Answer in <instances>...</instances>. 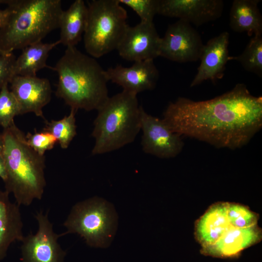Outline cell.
Masks as SVG:
<instances>
[{
  "label": "cell",
  "instance_id": "6da1fadb",
  "mask_svg": "<svg viewBox=\"0 0 262 262\" xmlns=\"http://www.w3.org/2000/svg\"><path fill=\"white\" fill-rule=\"evenodd\" d=\"M180 136L191 137L218 148H239L262 127V98L238 83L213 98L194 101L180 97L169 103L162 118Z\"/></svg>",
  "mask_w": 262,
  "mask_h": 262
},
{
  "label": "cell",
  "instance_id": "7a4b0ae2",
  "mask_svg": "<svg viewBox=\"0 0 262 262\" xmlns=\"http://www.w3.org/2000/svg\"><path fill=\"white\" fill-rule=\"evenodd\" d=\"M51 69L58 75L56 95L71 109L98 111L109 97L105 70L76 47H67Z\"/></svg>",
  "mask_w": 262,
  "mask_h": 262
},
{
  "label": "cell",
  "instance_id": "3957f363",
  "mask_svg": "<svg viewBox=\"0 0 262 262\" xmlns=\"http://www.w3.org/2000/svg\"><path fill=\"white\" fill-rule=\"evenodd\" d=\"M8 14L0 28V50L11 53L42 41L58 29L61 0H0Z\"/></svg>",
  "mask_w": 262,
  "mask_h": 262
},
{
  "label": "cell",
  "instance_id": "277c9868",
  "mask_svg": "<svg viewBox=\"0 0 262 262\" xmlns=\"http://www.w3.org/2000/svg\"><path fill=\"white\" fill-rule=\"evenodd\" d=\"M1 134V154L7 172L5 191L13 194L19 206H30L34 199L42 198L46 185L45 155L28 144L26 135L15 122Z\"/></svg>",
  "mask_w": 262,
  "mask_h": 262
},
{
  "label": "cell",
  "instance_id": "5b68a950",
  "mask_svg": "<svg viewBox=\"0 0 262 262\" xmlns=\"http://www.w3.org/2000/svg\"><path fill=\"white\" fill-rule=\"evenodd\" d=\"M142 109L135 94L122 90L109 97L94 121L92 154H105L132 143L141 131Z\"/></svg>",
  "mask_w": 262,
  "mask_h": 262
},
{
  "label": "cell",
  "instance_id": "8992f818",
  "mask_svg": "<svg viewBox=\"0 0 262 262\" xmlns=\"http://www.w3.org/2000/svg\"><path fill=\"white\" fill-rule=\"evenodd\" d=\"M88 3L84 46L89 56L98 58L116 49L128 26L127 13L118 0Z\"/></svg>",
  "mask_w": 262,
  "mask_h": 262
},
{
  "label": "cell",
  "instance_id": "52a82bcc",
  "mask_svg": "<svg viewBox=\"0 0 262 262\" xmlns=\"http://www.w3.org/2000/svg\"><path fill=\"white\" fill-rule=\"evenodd\" d=\"M64 226L68 233H77L94 247L105 248L116 232L117 216L114 206L102 198L93 197L74 205Z\"/></svg>",
  "mask_w": 262,
  "mask_h": 262
},
{
  "label": "cell",
  "instance_id": "ba28073f",
  "mask_svg": "<svg viewBox=\"0 0 262 262\" xmlns=\"http://www.w3.org/2000/svg\"><path fill=\"white\" fill-rule=\"evenodd\" d=\"M204 44L197 31L188 22L179 19L169 25L161 38L159 56L185 63L200 59Z\"/></svg>",
  "mask_w": 262,
  "mask_h": 262
},
{
  "label": "cell",
  "instance_id": "9c48e42d",
  "mask_svg": "<svg viewBox=\"0 0 262 262\" xmlns=\"http://www.w3.org/2000/svg\"><path fill=\"white\" fill-rule=\"evenodd\" d=\"M35 217L38 228L33 234L24 236L21 241L22 262H64L66 252L58 242L63 233L57 234L48 218V213H37Z\"/></svg>",
  "mask_w": 262,
  "mask_h": 262
},
{
  "label": "cell",
  "instance_id": "30bf717a",
  "mask_svg": "<svg viewBox=\"0 0 262 262\" xmlns=\"http://www.w3.org/2000/svg\"><path fill=\"white\" fill-rule=\"evenodd\" d=\"M141 145L143 151L162 159L174 158L182 150L181 136L173 132L163 119L146 113L142 108Z\"/></svg>",
  "mask_w": 262,
  "mask_h": 262
},
{
  "label": "cell",
  "instance_id": "8fae6325",
  "mask_svg": "<svg viewBox=\"0 0 262 262\" xmlns=\"http://www.w3.org/2000/svg\"><path fill=\"white\" fill-rule=\"evenodd\" d=\"M161 41L153 22H140L128 25L116 49L127 61L154 60L159 56Z\"/></svg>",
  "mask_w": 262,
  "mask_h": 262
},
{
  "label": "cell",
  "instance_id": "7c38bea8",
  "mask_svg": "<svg viewBox=\"0 0 262 262\" xmlns=\"http://www.w3.org/2000/svg\"><path fill=\"white\" fill-rule=\"evenodd\" d=\"M223 7L222 0H159L158 14L199 26L219 18Z\"/></svg>",
  "mask_w": 262,
  "mask_h": 262
},
{
  "label": "cell",
  "instance_id": "4fadbf2b",
  "mask_svg": "<svg viewBox=\"0 0 262 262\" xmlns=\"http://www.w3.org/2000/svg\"><path fill=\"white\" fill-rule=\"evenodd\" d=\"M10 91L18 104L20 115L33 113L44 117L43 108L51 99L49 81L37 76L16 75L10 83Z\"/></svg>",
  "mask_w": 262,
  "mask_h": 262
},
{
  "label": "cell",
  "instance_id": "5bb4252c",
  "mask_svg": "<svg viewBox=\"0 0 262 262\" xmlns=\"http://www.w3.org/2000/svg\"><path fill=\"white\" fill-rule=\"evenodd\" d=\"M108 81L122 87L123 90L137 95L154 89L159 77L153 60L134 62L130 67L117 65L105 70Z\"/></svg>",
  "mask_w": 262,
  "mask_h": 262
},
{
  "label": "cell",
  "instance_id": "9a60e30c",
  "mask_svg": "<svg viewBox=\"0 0 262 262\" xmlns=\"http://www.w3.org/2000/svg\"><path fill=\"white\" fill-rule=\"evenodd\" d=\"M229 37L228 32H224L204 45L199 59L200 64L190 83L191 87L207 80L213 82L223 77L226 65L230 58L228 49Z\"/></svg>",
  "mask_w": 262,
  "mask_h": 262
},
{
  "label": "cell",
  "instance_id": "2e32d148",
  "mask_svg": "<svg viewBox=\"0 0 262 262\" xmlns=\"http://www.w3.org/2000/svg\"><path fill=\"white\" fill-rule=\"evenodd\" d=\"M262 229L258 225L246 228L232 226L213 244L201 247L204 255L218 258L238 256L244 249L260 242Z\"/></svg>",
  "mask_w": 262,
  "mask_h": 262
},
{
  "label": "cell",
  "instance_id": "e0dca14e",
  "mask_svg": "<svg viewBox=\"0 0 262 262\" xmlns=\"http://www.w3.org/2000/svg\"><path fill=\"white\" fill-rule=\"evenodd\" d=\"M227 206L228 202H216L196 221L195 237L201 247L213 244L230 228Z\"/></svg>",
  "mask_w": 262,
  "mask_h": 262
},
{
  "label": "cell",
  "instance_id": "ac0fdd59",
  "mask_svg": "<svg viewBox=\"0 0 262 262\" xmlns=\"http://www.w3.org/2000/svg\"><path fill=\"white\" fill-rule=\"evenodd\" d=\"M9 193L0 190V261L6 256L10 245L22 241L23 222L19 205L12 202Z\"/></svg>",
  "mask_w": 262,
  "mask_h": 262
},
{
  "label": "cell",
  "instance_id": "d6986e66",
  "mask_svg": "<svg viewBox=\"0 0 262 262\" xmlns=\"http://www.w3.org/2000/svg\"><path fill=\"white\" fill-rule=\"evenodd\" d=\"M88 8L82 0H76L61 14L59 28L60 44L66 47H76L86 29Z\"/></svg>",
  "mask_w": 262,
  "mask_h": 262
},
{
  "label": "cell",
  "instance_id": "ffe728a7",
  "mask_svg": "<svg viewBox=\"0 0 262 262\" xmlns=\"http://www.w3.org/2000/svg\"><path fill=\"white\" fill-rule=\"evenodd\" d=\"M260 0H234L229 13V26L238 33L249 36L262 35V16L258 8Z\"/></svg>",
  "mask_w": 262,
  "mask_h": 262
},
{
  "label": "cell",
  "instance_id": "44dd1931",
  "mask_svg": "<svg viewBox=\"0 0 262 262\" xmlns=\"http://www.w3.org/2000/svg\"><path fill=\"white\" fill-rule=\"evenodd\" d=\"M60 44L59 40L49 43L39 41L22 49L21 53L15 61V75L36 76V73L39 70L45 67L51 68L47 65L49 54L55 46Z\"/></svg>",
  "mask_w": 262,
  "mask_h": 262
},
{
  "label": "cell",
  "instance_id": "7402d4cb",
  "mask_svg": "<svg viewBox=\"0 0 262 262\" xmlns=\"http://www.w3.org/2000/svg\"><path fill=\"white\" fill-rule=\"evenodd\" d=\"M77 111L71 109L70 114L59 120L46 122L43 131L50 133L60 147L67 148L77 134L75 115Z\"/></svg>",
  "mask_w": 262,
  "mask_h": 262
},
{
  "label": "cell",
  "instance_id": "603a6c76",
  "mask_svg": "<svg viewBox=\"0 0 262 262\" xmlns=\"http://www.w3.org/2000/svg\"><path fill=\"white\" fill-rule=\"evenodd\" d=\"M238 61L247 71L262 76V36H253L243 52L230 60Z\"/></svg>",
  "mask_w": 262,
  "mask_h": 262
},
{
  "label": "cell",
  "instance_id": "cb8c5ba5",
  "mask_svg": "<svg viewBox=\"0 0 262 262\" xmlns=\"http://www.w3.org/2000/svg\"><path fill=\"white\" fill-rule=\"evenodd\" d=\"M227 216L231 226L246 228L257 225L259 215L247 206L228 202Z\"/></svg>",
  "mask_w": 262,
  "mask_h": 262
},
{
  "label": "cell",
  "instance_id": "d4e9b609",
  "mask_svg": "<svg viewBox=\"0 0 262 262\" xmlns=\"http://www.w3.org/2000/svg\"><path fill=\"white\" fill-rule=\"evenodd\" d=\"M8 85H4L0 90V126L4 129L14 123L16 116L20 115L17 101Z\"/></svg>",
  "mask_w": 262,
  "mask_h": 262
},
{
  "label": "cell",
  "instance_id": "484cf974",
  "mask_svg": "<svg viewBox=\"0 0 262 262\" xmlns=\"http://www.w3.org/2000/svg\"><path fill=\"white\" fill-rule=\"evenodd\" d=\"M120 4L132 9L140 18V22H153L158 14L159 0H118Z\"/></svg>",
  "mask_w": 262,
  "mask_h": 262
},
{
  "label": "cell",
  "instance_id": "4316f807",
  "mask_svg": "<svg viewBox=\"0 0 262 262\" xmlns=\"http://www.w3.org/2000/svg\"><path fill=\"white\" fill-rule=\"evenodd\" d=\"M26 139L28 144L41 155H44L46 151L52 149L57 142L50 133L44 131H35L34 133L28 132Z\"/></svg>",
  "mask_w": 262,
  "mask_h": 262
},
{
  "label": "cell",
  "instance_id": "83f0119b",
  "mask_svg": "<svg viewBox=\"0 0 262 262\" xmlns=\"http://www.w3.org/2000/svg\"><path fill=\"white\" fill-rule=\"evenodd\" d=\"M16 57L13 52H0V90L10 83L15 75L14 72Z\"/></svg>",
  "mask_w": 262,
  "mask_h": 262
},
{
  "label": "cell",
  "instance_id": "f1b7e54d",
  "mask_svg": "<svg viewBox=\"0 0 262 262\" xmlns=\"http://www.w3.org/2000/svg\"><path fill=\"white\" fill-rule=\"evenodd\" d=\"M0 178L4 182L7 179V172L5 163L2 154H0Z\"/></svg>",
  "mask_w": 262,
  "mask_h": 262
},
{
  "label": "cell",
  "instance_id": "f546056e",
  "mask_svg": "<svg viewBox=\"0 0 262 262\" xmlns=\"http://www.w3.org/2000/svg\"><path fill=\"white\" fill-rule=\"evenodd\" d=\"M8 12L6 8L0 9V28L3 25L7 17Z\"/></svg>",
  "mask_w": 262,
  "mask_h": 262
},
{
  "label": "cell",
  "instance_id": "4dcf8cb0",
  "mask_svg": "<svg viewBox=\"0 0 262 262\" xmlns=\"http://www.w3.org/2000/svg\"><path fill=\"white\" fill-rule=\"evenodd\" d=\"M3 148V140L2 134H0V154H2Z\"/></svg>",
  "mask_w": 262,
  "mask_h": 262
},
{
  "label": "cell",
  "instance_id": "1f68e13d",
  "mask_svg": "<svg viewBox=\"0 0 262 262\" xmlns=\"http://www.w3.org/2000/svg\"><path fill=\"white\" fill-rule=\"evenodd\" d=\"M0 52H2L0 50Z\"/></svg>",
  "mask_w": 262,
  "mask_h": 262
}]
</instances>
